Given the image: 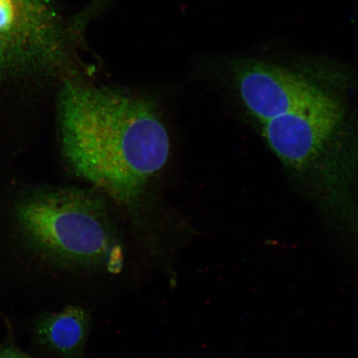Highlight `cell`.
I'll return each instance as SVG.
<instances>
[{
    "label": "cell",
    "instance_id": "6da1fadb",
    "mask_svg": "<svg viewBox=\"0 0 358 358\" xmlns=\"http://www.w3.org/2000/svg\"><path fill=\"white\" fill-rule=\"evenodd\" d=\"M62 152L78 177L127 209L166 164L170 141L148 98L66 79L58 96Z\"/></svg>",
    "mask_w": 358,
    "mask_h": 358
},
{
    "label": "cell",
    "instance_id": "52a82bcc",
    "mask_svg": "<svg viewBox=\"0 0 358 358\" xmlns=\"http://www.w3.org/2000/svg\"><path fill=\"white\" fill-rule=\"evenodd\" d=\"M0 358H34L17 346L13 339L0 343Z\"/></svg>",
    "mask_w": 358,
    "mask_h": 358
},
{
    "label": "cell",
    "instance_id": "5b68a950",
    "mask_svg": "<svg viewBox=\"0 0 358 358\" xmlns=\"http://www.w3.org/2000/svg\"><path fill=\"white\" fill-rule=\"evenodd\" d=\"M92 325L91 313L83 306L71 304L36 317L34 342L57 358H83Z\"/></svg>",
    "mask_w": 358,
    "mask_h": 358
},
{
    "label": "cell",
    "instance_id": "7a4b0ae2",
    "mask_svg": "<svg viewBox=\"0 0 358 358\" xmlns=\"http://www.w3.org/2000/svg\"><path fill=\"white\" fill-rule=\"evenodd\" d=\"M17 248L56 280L113 279L127 266V246L100 195L74 187L32 192L15 212Z\"/></svg>",
    "mask_w": 358,
    "mask_h": 358
},
{
    "label": "cell",
    "instance_id": "ba28073f",
    "mask_svg": "<svg viewBox=\"0 0 358 358\" xmlns=\"http://www.w3.org/2000/svg\"><path fill=\"white\" fill-rule=\"evenodd\" d=\"M11 62V39L6 34H0V69Z\"/></svg>",
    "mask_w": 358,
    "mask_h": 358
},
{
    "label": "cell",
    "instance_id": "277c9868",
    "mask_svg": "<svg viewBox=\"0 0 358 358\" xmlns=\"http://www.w3.org/2000/svg\"><path fill=\"white\" fill-rule=\"evenodd\" d=\"M343 119L341 106L328 96L268 120L262 124V133L268 145L286 166L301 170L320 155Z\"/></svg>",
    "mask_w": 358,
    "mask_h": 358
},
{
    "label": "cell",
    "instance_id": "3957f363",
    "mask_svg": "<svg viewBox=\"0 0 358 358\" xmlns=\"http://www.w3.org/2000/svg\"><path fill=\"white\" fill-rule=\"evenodd\" d=\"M229 70L241 101L262 124L328 96L301 76L266 62L240 58Z\"/></svg>",
    "mask_w": 358,
    "mask_h": 358
},
{
    "label": "cell",
    "instance_id": "8992f818",
    "mask_svg": "<svg viewBox=\"0 0 358 358\" xmlns=\"http://www.w3.org/2000/svg\"><path fill=\"white\" fill-rule=\"evenodd\" d=\"M19 8L22 24L35 38H48L59 30L47 0H13Z\"/></svg>",
    "mask_w": 358,
    "mask_h": 358
}]
</instances>
